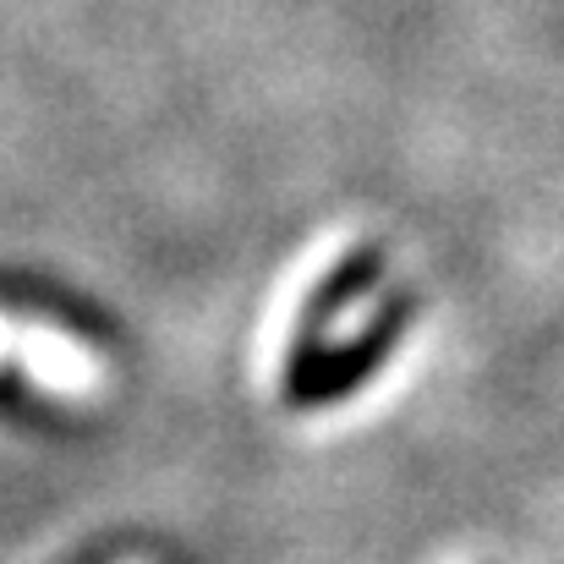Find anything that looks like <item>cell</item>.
<instances>
[{
	"label": "cell",
	"mask_w": 564,
	"mask_h": 564,
	"mask_svg": "<svg viewBox=\"0 0 564 564\" xmlns=\"http://www.w3.org/2000/svg\"><path fill=\"white\" fill-rule=\"evenodd\" d=\"M28 368H39L50 389H66V394H77V389H88V357L77 351V346H61L55 335H39V346H28Z\"/></svg>",
	"instance_id": "6da1fadb"
},
{
	"label": "cell",
	"mask_w": 564,
	"mask_h": 564,
	"mask_svg": "<svg viewBox=\"0 0 564 564\" xmlns=\"http://www.w3.org/2000/svg\"><path fill=\"white\" fill-rule=\"evenodd\" d=\"M0 351H6V324H0Z\"/></svg>",
	"instance_id": "7a4b0ae2"
}]
</instances>
